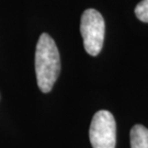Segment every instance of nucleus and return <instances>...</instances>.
I'll return each instance as SVG.
<instances>
[{"label":"nucleus","mask_w":148,"mask_h":148,"mask_svg":"<svg viewBox=\"0 0 148 148\" xmlns=\"http://www.w3.org/2000/svg\"><path fill=\"white\" fill-rule=\"evenodd\" d=\"M135 16L142 22L148 23V0H142L135 8Z\"/></svg>","instance_id":"obj_5"},{"label":"nucleus","mask_w":148,"mask_h":148,"mask_svg":"<svg viewBox=\"0 0 148 148\" xmlns=\"http://www.w3.org/2000/svg\"><path fill=\"white\" fill-rule=\"evenodd\" d=\"M60 73V57L54 40L46 33L38 38L35 51V74L40 90L47 93L53 89Z\"/></svg>","instance_id":"obj_1"},{"label":"nucleus","mask_w":148,"mask_h":148,"mask_svg":"<svg viewBox=\"0 0 148 148\" xmlns=\"http://www.w3.org/2000/svg\"><path fill=\"white\" fill-rule=\"evenodd\" d=\"M89 138L93 148H115L116 123L111 112L98 111L90 124Z\"/></svg>","instance_id":"obj_3"},{"label":"nucleus","mask_w":148,"mask_h":148,"mask_svg":"<svg viewBox=\"0 0 148 148\" xmlns=\"http://www.w3.org/2000/svg\"><path fill=\"white\" fill-rule=\"evenodd\" d=\"M80 32L86 52L91 56L99 55L106 34V22L99 11L95 9L84 11L80 21Z\"/></svg>","instance_id":"obj_2"},{"label":"nucleus","mask_w":148,"mask_h":148,"mask_svg":"<svg viewBox=\"0 0 148 148\" xmlns=\"http://www.w3.org/2000/svg\"><path fill=\"white\" fill-rule=\"evenodd\" d=\"M131 148H148V128L140 124L132 127Z\"/></svg>","instance_id":"obj_4"}]
</instances>
